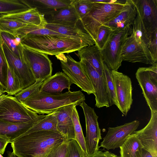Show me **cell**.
Returning <instances> with one entry per match:
<instances>
[{
  "instance_id": "cell-1",
  "label": "cell",
  "mask_w": 157,
  "mask_h": 157,
  "mask_svg": "<svg viewBox=\"0 0 157 157\" xmlns=\"http://www.w3.org/2000/svg\"><path fill=\"white\" fill-rule=\"evenodd\" d=\"M65 140L58 131H43L23 133L10 143L13 152L18 157H46L52 148Z\"/></svg>"
},
{
  "instance_id": "cell-2",
  "label": "cell",
  "mask_w": 157,
  "mask_h": 157,
  "mask_svg": "<svg viewBox=\"0 0 157 157\" xmlns=\"http://www.w3.org/2000/svg\"><path fill=\"white\" fill-rule=\"evenodd\" d=\"M85 100L80 90H70L57 94H51L38 90L21 103L37 114H49L60 108L71 104L79 105Z\"/></svg>"
},
{
  "instance_id": "cell-3",
  "label": "cell",
  "mask_w": 157,
  "mask_h": 157,
  "mask_svg": "<svg viewBox=\"0 0 157 157\" xmlns=\"http://www.w3.org/2000/svg\"><path fill=\"white\" fill-rule=\"evenodd\" d=\"M21 43L29 49L55 56L78 51L89 46L81 39L49 35L26 36L21 39Z\"/></svg>"
},
{
  "instance_id": "cell-4",
  "label": "cell",
  "mask_w": 157,
  "mask_h": 157,
  "mask_svg": "<svg viewBox=\"0 0 157 157\" xmlns=\"http://www.w3.org/2000/svg\"><path fill=\"white\" fill-rule=\"evenodd\" d=\"M126 0H112L109 2H93L89 12L80 21L84 30L94 42L98 29L115 18L123 9Z\"/></svg>"
},
{
  "instance_id": "cell-5",
  "label": "cell",
  "mask_w": 157,
  "mask_h": 157,
  "mask_svg": "<svg viewBox=\"0 0 157 157\" xmlns=\"http://www.w3.org/2000/svg\"><path fill=\"white\" fill-rule=\"evenodd\" d=\"M132 29L131 26H127L113 31L104 47L101 50L104 62L112 71H117L121 66L122 46Z\"/></svg>"
},
{
  "instance_id": "cell-6",
  "label": "cell",
  "mask_w": 157,
  "mask_h": 157,
  "mask_svg": "<svg viewBox=\"0 0 157 157\" xmlns=\"http://www.w3.org/2000/svg\"><path fill=\"white\" fill-rule=\"evenodd\" d=\"M38 116L15 97L6 95L0 102V119L6 122L16 124L24 123Z\"/></svg>"
},
{
  "instance_id": "cell-7",
  "label": "cell",
  "mask_w": 157,
  "mask_h": 157,
  "mask_svg": "<svg viewBox=\"0 0 157 157\" xmlns=\"http://www.w3.org/2000/svg\"><path fill=\"white\" fill-rule=\"evenodd\" d=\"M136 77L151 111H157V63L139 68Z\"/></svg>"
},
{
  "instance_id": "cell-8",
  "label": "cell",
  "mask_w": 157,
  "mask_h": 157,
  "mask_svg": "<svg viewBox=\"0 0 157 157\" xmlns=\"http://www.w3.org/2000/svg\"><path fill=\"white\" fill-rule=\"evenodd\" d=\"M56 56L60 60L63 73L69 78L72 84H75L88 94H94L90 79L80 61H75L69 55L62 54Z\"/></svg>"
},
{
  "instance_id": "cell-9",
  "label": "cell",
  "mask_w": 157,
  "mask_h": 157,
  "mask_svg": "<svg viewBox=\"0 0 157 157\" xmlns=\"http://www.w3.org/2000/svg\"><path fill=\"white\" fill-rule=\"evenodd\" d=\"M82 108L85 116L86 134L85 143L88 156L95 154L100 147L99 143L102 139L97 115L94 109L84 101L79 105Z\"/></svg>"
},
{
  "instance_id": "cell-10",
  "label": "cell",
  "mask_w": 157,
  "mask_h": 157,
  "mask_svg": "<svg viewBox=\"0 0 157 157\" xmlns=\"http://www.w3.org/2000/svg\"><path fill=\"white\" fill-rule=\"evenodd\" d=\"M81 64L88 76L93 88L95 96V106L98 108H107L110 106V100L105 76L101 74L87 61L80 60Z\"/></svg>"
},
{
  "instance_id": "cell-11",
  "label": "cell",
  "mask_w": 157,
  "mask_h": 157,
  "mask_svg": "<svg viewBox=\"0 0 157 157\" xmlns=\"http://www.w3.org/2000/svg\"><path fill=\"white\" fill-rule=\"evenodd\" d=\"M24 57L29 66L36 80H45L52 74V63L48 55L23 46Z\"/></svg>"
},
{
  "instance_id": "cell-12",
  "label": "cell",
  "mask_w": 157,
  "mask_h": 157,
  "mask_svg": "<svg viewBox=\"0 0 157 157\" xmlns=\"http://www.w3.org/2000/svg\"><path fill=\"white\" fill-rule=\"evenodd\" d=\"M118 108L125 116L127 115L132 103V86L130 78L118 71L111 70Z\"/></svg>"
},
{
  "instance_id": "cell-13",
  "label": "cell",
  "mask_w": 157,
  "mask_h": 157,
  "mask_svg": "<svg viewBox=\"0 0 157 157\" xmlns=\"http://www.w3.org/2000/svg\"><path fill=\"white\" fill-rule=\"evenodd\" d=\"M140 124L139 121L134 120L119 126L109 128L99 147L108 150L119 147L127 137L136 131Z\"/></svg>"
},
{
  "instance_id": "cell-14",
  "label": "cell",
  "mask_w": 157,
  "mask_h": 157,
  "mask_svg": "<svg viewBox=\"0 0 157 157\" xmlns=\"http://www.w3.org/2000/svg\"><path fill=\"white\" fill-rule=\"evenodd\" d=\"M121 58L122 61L131 63L140 62L151 65L157 63L153 60L149 51L136 40L132 32L123 45Z\"/></svg>"
},
{
  "instance_id": "cell-15",
  "label": "cell",
  "mask_w": 157,
  "mask_h": 157,
  "mask_svg": "<svg viewBox=\"0 0 157 157\" xmlns=\"http://www.w3.org/2000/svg\"><path fill=\"white\" fill-rule=\"evenodd\" d=\"M1 45L8 65L12 69L19 78L23 89L33 84L36 80L31 68L24 58H21L16 56L4 44L2 43Z\"/></svg>"
},
{
  "instance_id": "cell-16",
  "label": "cell",
  "mask_w": 157,
  "mask_h": 157,
  "mask_svg": "<svg viewBox=\"0 0 157 157\" xmlns=\"http://www.w3.org/2000/svg\"><path fill=\"white\" fill-rule=\"evenodd\" d=\"M133 133L138 137L144 149L153 157H157V111H151V117L148 124Z\"/></svg>"
},
{
  "instance_id": "cell-17",
  "label": "cell",
  "mask_w": 157,
  "mask_h": 157,
  "mask_svg": "<svg viewBox=\"0 0 157 157\" xmlns=\"http://www.w3.org/2000/svg\"><path fill=\"white\" fill-rule=\"evenodd\" d=\"M133 0L150 39L152 33L157 30V0Z\"/></svg>"
},
{
  "instance_id": "cell-18",
  "label": "cell",
  "mask_w": 157,
  "mask_h": 157,
  "mask_svg": "<svg viewBox=\"0 0 157 157\" xmlns=\"http://www.w3.org/2000/svg\"><path fill=\"white\" fill-rule=\"evenodd\" d=\"M77 105L76 104L68 105L60 108L55 112L57 130L67 140L75 139L72 113L73 109Z\"/></svg>"
},
{
  "instance_id": "cell-19",
  "label": "cell",
  "mask_w": 157,
  "mask_h": 157,
  "mask_svg": "<svg viewBox=\"0 0 157 157\" xmlns=\"http://www.w3.org/2000/svg\"><path fill=\"white\" fill-rule=\"evenodd\" d=\"M137 14L136 7L133 0H126L121 11L113 19L103 25L114 30L123 28L133 24Z\"/></svg>"
},
{
  "instance_id": "cell-20",
  "label": "cell",
  "mask_w": 157,
  "mask_h": 157,
  "mask_svg": "<svg viewBox=\"0 0 157 157\" xmlns=\"http://www.w3.org/2000/svg\"><path fill=\"white\" fill-rule=\"evenodd\" d=\"M72 84L70 79L64 73L58 72L44 80L39 90L51 94H59L65 89L70 90Z\"/></svg>"
},
{
  "instance_id": "cell-21",
  "label": "cell",
  "mask_w": 157,
  "mask_h": 157,
  "mask_svg": "<svg viewBox=\"0 0 157 157\" xmlns=\"http://www.w3.org/2000/svg\"><path fill=\"white\" fill-rule=\"evenodd\" d=\"M46 116L44 114L39 115L35 118L28 122L18 124L11 123L0 119V136L7 137L11 142L25 133Z\"/></svg>"
},
{
  "instance_id": "cell-22",
  "label": "cell",
  "mask_w": 157,
  "mask_h": 157,
  "mask_svg": "<svg viewBox=\"0 0 157 157\" xmlns=\"http://www.w3.org/2000/svg\"><path fill=\"white\" fill-rule=\"evenodd\" d=\"M42 14L51 15L57 10L72 6V0H24Z\"/></svg>"
},
{
  "instance_id": "cell-23",
  "label": "cell",
  "mask_w": 157,
  "mask_h": 157,
  "mask_svg": "<svg viewBox=\"0 0 157 157\" xmlns=\"http://www.w3.org/2000/svg\"><path fill=\"white\" fill-rule=\"evenodd\" d=\"M48 23L75 27L80 18L73 6L57 10L51 15Z\"/></svg>"
},
{
  "instance_id": "cell-24",
  "label": "cell",
  "mask_w": 157,
  "mask_h": 157,
  "mask_svg": "<svg viewBox=\"0 0 157 157\" xmlns=\"http://www.w3.org/2000/svg\"><path fill=\"white\" fill-rule=\"evenodd\" d=\"M80 60L88 62L101 74H104V62L101 50L95 44L83 47L78 51Z\"/></svg>"
},
{
  "instance_id": "cell-25",
  "label": "cell",
  "mask_w": 157,
  "mask_h": 157,
  "mask_svg": "<svg viewBox=\"0 0 157 157\" xmlns=\"http://www.w3.org/2000/svg\"><path fill=\"white\" fill-rule=\"evenodd\" d=\"M45 28L63 35L82 40L89 46L95 44L94 41L90 36L84 30L77 26L75 27H72L47 23Z\"/></svg>"
},
{
  "instance_id": "cell-26",
  "label": "cell",
  "mask_w": 157,
  "mask_h": 157,
  "mask_svg": "<svg viewBox=\"0 0 157 157\" xmlns=\"http://www.w3.org/2000/svg\"><path fill=\"white\" fill-rule=\"evenodd\" d=\"M0 16L17 20L28 24L44 28H45L47 23L44 15L41 14L35 8L17 13L1 14Z\"/></svg>"
},
{
  "instance_id": "cell-27",
  "label": "cell",
  "mask_w": 157,
  "mask_h": 157,
  "mask_svg": "<svg viewBox=\"0 0 157 157\" xmlns=\"http://www.w3.org/2000/svg\"><path fill=\"white\" fill-rule=\"evenodd\" d=\"M119 147L121 157H143V146L134 133L129 135Z\"/></svg>"
},
{
  "instance_id": "cell-28",
  "label": "cell",
  "mask_w": 157,
  "mask_h": 157,
  "mask_svg": "<svg viewBox=\"0 0 157 157\" xmlns=\"http://www.w3.org/2000/svg\"><path fill=\"white\" fill-rule=\"evenodd\" d=\"M4 44L11 52L18 57L24 58L23 46L21 39L15 35L0 31V44Z\"/></svg>"
},
{
  "instance_id": "cell-29",
  "label": "cell",
  "mask_w": 157,
  "mask_h": 157,
  "mask_svg": "<svg viewBox=\"0 0 157 157\" xmlns=\"http://www.w3.org/2000/svg\"><path fill=\"white\" fill-rule=\"evenodd\" d=\"M32 8L24 0H0V13L9 14L28 10Z\"/></svg>"
},
{
  "instance_id": "cell-30",
  "label": "cell",
  "mask_w": 157,
  "mask_h": 157,
  "mask_svg": "<svg viewBox=\"0 0 157 157\" xmlns=\"http://www.w3.org/2000/svg\"><path fill=\"white\" fill-rule=\"evenodd\" d=\"M15 35L21 39L28 35H49L73 38L61 34L45 28L30 24L18 29L16 32Z\"/></svg>"
},
{
  "instance_id": "cell-31",
  "label": "cell",
  "mask_w": 157,
  "mask_h": 157,
  "mask_svg": "<svg viewBox=\"0 0 157 157\" xmlns=\"http://www.w3.org/2000/svg\"><path fill=\"white\" fill-rule=\"evenodd\" d=\"M43 131H58L55 112L46 115L45 117L35 124L24 133L27 134Z\"/></svg>"
},
{
  "instance_id": "cell-32",
  "label": "cell",
  "mask_w": 157,
  "mask_h": 157,
  "mask_svg": "<svg viewBox=\"0 0 157 157\" xmlns=\"http://www.w3.org/2000/svg\"><path fill=\"white\" fill-rule=\"evenodd\" d=\"M72 118L73 121L75 139L78 143L85 154L87 157V154L84 137L82 128L79 121V118L76 106L73 109L72 113Z\"/></svg>"
},
{
  "instance_id": "cell-33",
  "label": "cell",
  "mask_w": 157,
  "mask_h": 157,
  "mask_svg": "<svg viewBox=\"0 0 157 157\" xmlns=\"http://www.w3.org/2000/svg\"><path fill=\"white\" fill-rule=\"evenodd\" d=\"M28 24L17 20L0 16V31L15 35L18 29Z\"/></svg>"
},
{
  "instance_id": "cell-34",
  "label": "cell",
  "mask_w": 157,
  "mask_h": 157,
  "mask_svg": "<svg viewBox=\"0 0 157 157\" xmlns=\"http://www.w3.org/2000/svg\"><path fill=\"white\" fill-rule=\"evenodd\" d=\"M7 84L6 92L8 95H15L23 89L19 78L12 69L9 66Z\"/></svg>"
},
{
  "instance_id": "cell-35",
  "label": "cell",
  "mask_w": 157,
  "mask_h": 157,
  "mask_svg": "<svg viewBox=\"0 0 157 157\" xmlns=\"http://www.w3.org/2000/svg\"><path fill=\"white\" fill-rule=\"evenodd\" d=\"M103 70L105 76L108 92L110 100V106L115 105L118 108L114 84L112 74L111 70L104 63Z\"/></svg>"
},
{
  "instance_id": "cell-36",
  "label": "cell",
  "mask_w": 157,
  "mask_h": 157,
  "mask_svg": "<svg viewBox=\"0 0 157 157\" xmlns=\"http://www.w3.org/2000/svg\"><path fill=\"white\" fill-rule=\"evenodd\" d=\"M113 31L109 27L105 25L99 28L95 44L101 50L104 47Z\"/></svg>"
},
{
  "instance_id": "cell-37",
  "label": "cell",
  "mask_w": 157,
  "mask_h": 157,
  "mask_svg": "<svg viewBox=\"0 0 157 157\" xmlns=\"http://www.w3.org/2000/svg\"><path fill=\"white\" fill-rule=\"evenodd\" d=\"M8 65L2 45L0 44V84L6 90Z\"/></svg>"
},
{
  "instance_id": "cell-38",
  "label": "cell",
  "mask_w": 157,
  "mask_h": 157,
  "mask_svg": "<svg viewBox=\"0 0 157 157\" xmlns=\"http://www.w3.org/2000/svg\"><path fill=\"white\" fill-rule=\"evenodd\" d=\"M44 80L43 79H38L32 85L25 88L15 95V97L21 102H22L35 91L39 89Z\"/></svg>"
},
{
  "instance_id": "cell-39",
  "label": "cell",
  "mask_w": 157,
  "mask_h": 157,
  "mask_svg": "<svg viewBox=\"0 0 157 157\" xmlns=\"http://www.w3.org/2000/svg\"><path fill=\"white\" fill-rule=\"evenodd\" d=\"M65 157H86L77 141L74 139L67 141V152Z\"/></svg>"
},
{
  "instance_id": "cell-40",
  "label": "cell",
  "mask_w": 157,
  "mask_h": 157,
  "mask_svg": "<svg viewBox=\"0 0 157 157\" xmlns=\"http://www.w3.org/2000/svg\"><path fill=\"white\" fill-rule=\"evenodd\" d=\"M92 5L93 2L90 0H72V6L75 8L80 20L89 12Z\"/></svg>"
},
{
  "instance_id": "cell-41",
  "label": "cell",
  "mask_w": 157,
  "mask_h": 157,
  "mask_svg": "<svg viewBox=\"0 0 157 157\" xmlns=\"http://www.w3.org/2000/svg\"><path fill=\"white\" fill-rule=\"evenodd\" d=\"M67 141L65 140L52 148L46 157H65L67 152Z\"/></svg>"
},
{
  "instance_id": "cell-42",
  "label": "cell",
  "mask_w": 157,
  "mask_h": 157,
  "mask_svg": "<svg viewBox=\"0 0 157 157\" xmlns=\"http://www.w3.org/2000/svg\"><path fill=\"white\" fill-rule=\"evenodd\" d=\"M150 43L148 48L153 60L155 63L157 61V30L153 33L150 38Z\"/></svg>"
},
{
  "instance_id": "cell-43",
  "label": "cell",
  "mask_w": 157,
  "mask_h": 157,
  "mask_svg": "<svg viewBox=\"0 0 157 157\" xmlns=\"http://www.w3.org/2000/svg\"><path fill=\"white\" fill-rule=\"evenodd\" d=\"M9 139L6 136H0V153L3 155L8 144L10 142Z\"/></svg>"
},
{
  "instance_id": "cell-44",
  "label": "cell",
  "mask_w": 157,
  "mask_h": 157,
  "mask_svg": "<svg viewBox=\"0 0 157 157\" xmlns=\"http://www.w3.org/2000/svg\"><path fill=\"white\" fill-rule=\"evenodd\" d=\"M114 155L108 151L103 152L98 150L94 154L87 157H113Z\"/></svg>"
},
{
  "instance_id": "cell-45",
  "label": "cell",
  "mask_w": 157,
  "mask_h": 157,
  "mask_svg": "<svg viewBox=\"0 0 157 157\" xmlns=\"http://www.w3.org/2000/svg\"><path fill=\"white\" fill-rule=\"evenodd\" d=\"M143 157H153V156L149 152L143 149Z\"/></svg>"
},
{
  "instance_id": "cell-46",
  "label": "cell",
  "mask_w": 157,
  "mask_h": 157,
  "mask_svg": "<svg viewBox=\"0 0 157 157\" xmlns=\"http://www.w3.org/2000/svg\"><path fill=\"white\" fill-rule=\"evenodd\" d=\"M7 157H18L13 152H11L10 151H8Z\"/></svg>"
},
{
  "instance_id": "cell-47",
  "label": "cell",
  "mask_w": 157,
  "mask_h": 157,
  "mask_svg": "<svg viewBox=\"0 0 157 157\" xmlns=\"http://www.w3.org/2000/svg\"><path fill=\"white\" fill-rule=\"evenodd\" d=\"M6 92V90L0 84V96Z\"/></svg>"
},
{
  "instance_id": "cell-48",
  "label": "cell",
  "mask_w": 157,
  "mask_h": 157,
  "mask_svg": "<svg viewBox=\"0 0 157 157\" xmlns=\"http://www.w3.org/2000/svg\"><path fill=\"white\" fill-rule=\"evenodd\" d=\"M4 94L0 96V102L6 96Z\"/></svg>"
},
{
  "instance_id": "cell-49",
  "label": "cell",
  "mask_w": 157,
  "mask_h": 157,
  "mask_svg": "<svg viewBox=\"0 0 157 157\" xmlns=\"http://www.w3.org/2000/svg\"><path fill=\"white\" fill-rule=\"evenodd\" d=\"M113 157H118L116 155H114Z\"/></svg>"
},
{
  "instance_id": "cell-50",
  "label": "cell",
  "mask_w": 157,
  "mask_h": 157,
  "mask_svg": "<svg viewBox=\"0 0 157 157\" xmlns=\"http://www.w3.org/2000/svg\"><path fill=\"white\" fill-rule=\"evenodd\" d=\"M0 157H3L2 155L0 153Z\"/></svg>"
}]
</instances>
